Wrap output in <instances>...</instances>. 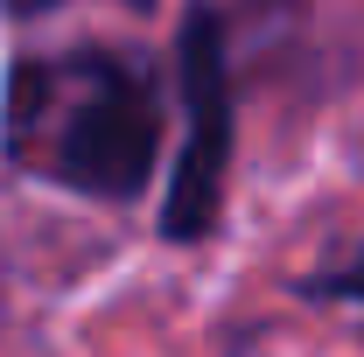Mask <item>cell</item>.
I'll return each mask as SVG.
<instances>
[{
	"instance_id": "277c9868",
	"label": "cell",
	"mask_w": 364,
	"mask_h": 357,
	"mask_svg": "<svg viewBox=\"0 0 364 357\" xmlns=\"http://www.w3.org/2000/svg\"><path fill=\"white\" fill-rule=\"evenodd\" d=\"M14 14H43V7H56V0H7Z\"/></svg>"
},
{
	"instance_id": "6da1fadb",
	"label": "cell",
	"mask_w": 364,
	"mask_h": 357,
	"mask_svg": "<svg viewBox=\"0 0 364 357\" xmlns=\"http://www.w3.org/2000/svg\"><path fill=\"white\" fill-rule=\"evenodd\" d=\"M176 70H182V154L161 189V231L189 245V238L218 231L231 169V63H225V21L210 0H196L182 14Z\"/></svg>"
},
{
	"instance_id": "7a4b0ae2",
	"label": "cell",
	"mask_w": 364,
	"mask_h": 357,
	"mask_svg": "<svg viewBox=\"0 0 364 357\" xmlns=\"http://www.w3.org/2000/svg\"><path fill=\"white\" fill-rule=\"evenodd\" d=\"M154 147H161V105L119 63H91V85L77 91V105L56 127V154L49 169L105 203H127L154 176Z\"/></svg>"
},
{
	"instance_id": "5b68a950",
	"label": "cell",
	"mask_w": 364,
	"mask_h": 357,
	"mask_svg": "<svg viewBox=\"0 0 364 357\" xmlns=\"http://www.w3.org/2000/svg\"><path fill=\"white\" fill-rule=\"evenodd\" d=\"M134 7H154V0H134Z\"/></svg>"
},
{
	"instance_id": "3957f363",
	"label": "cell",
	"mask_w": 364,
	"mask_h": 357,
	"mask_svg": "<svg viewBox=\"0 0 364 357\" xmlns=\"http://www.w3.org/2000/svg\"><path fill=\"white\" fill-rule=\"evenodd\" d=\"M316 294H329V302H364V260H358V273H322Z\"/></svg>"
}]
</instances>
